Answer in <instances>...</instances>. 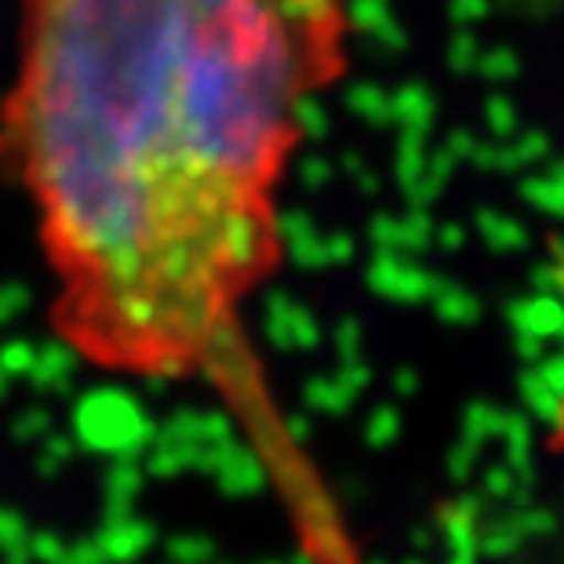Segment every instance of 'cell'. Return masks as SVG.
Here are the masks:
<instances>
[{
  "label": "cell",
  "instance_id": "cell-19",
  "mask_svg": "<svg viewBox=\"0 0 564 564\" xmlns=\"http://www.w3.org/2000/svg\"><path fill=\"white\" fill-rule=\"evenodd\" d=\"M164 564H183V561H164Z\"/></svg>",
  "mask_w": 564,
  "mask_h": 564
},
{
  "label": "cell",
  "instance_id": "cell-4",
  "mask_svg": "<svg viewBox=\"0 0 564 564\" xmlns=\"http://www.w3.org/2000/svg\"><path fill=\"white\" fill-rule=\"evenodd\" d=\"M95 543L102 546V554L110 564H135L161 543V535H158V524L150 518L131 513V518H121V521H102L99 532H95Z\"/></svg>",
  "mask_w": 564,
  "mask_h": 564
},
{
  "label": "cell",
  "instance_id": "cell-14",
  "mask_svg": "<svg viewBox=\"0 0 564 564\" xmlns=\"http://www.w3.org/2000/svg\"><path fill=\"white\" fill-rule=\"evenodd\" d=\"M284 434L292 437L295 444H303L310 437V426H306V419L303 415H288V423H284Z\"/></svg>",
  "mask_w": 564,
  "mask_h": 564
},
{
  "label": "cell",
  "instance_id": "cell-9",
  "mask_svg": "<svg viewBox=\"0 0 564 564\" xmlns=\"http://www.w3.org/2000/svg\"><path fill=\"white\" fill-rule=\"evenodd\" d=\"M26 554L33 557V564H58V557L66 554V539L52 528H41V532L26 535Z\"/></svg>",
  "mask_w": 564,
  "mask_h": 564
},
{
  "label": "cell",
  "instance_id": "cell-18",
  "mask_svg": "<svg viewBox=\"0 0 564 564\" xmlns=\"http://www.w3.org/2000/svg\"><path fill=\"white\" fill-rule=\"evenodd\" d=\"M259 564H281V561H259Z\"/></svg>",
  "mask_w": 564,
  "mask_h": 564
},
{
  "label": "cell",
  "instance_id": "cell-8",
  "mask_svg": "<svg viewBox=\"0 0 564 564\" xmlns=\"http://www.w3.org/2000/svg\"><path fill=\"white\" fill-rule=\"evenodd\" d=\"M74 459H77V441H74V437L47 434V444H44L41 455H37V474L52 481V477L63 474Z\"/></svg>",
  "mask_w": 564,
  "mask_h": 564
},
{
  "label": "cell",
  "instance_id": "cell-3",
  "mask_svg": "<svg viewBox=\"0 0 564 564\" xmlns=\"http://www.w3.org/2000/svg\"><path fill=\"white\" fill-rule=\"evenodd\" d=\"M194 470L197 474H208L215 488L230 499H245V496H256V491L267 488V463L259 459L248 444L226 437V441H215V444H204L197 441L194 448Z\"/></svg>",
  "mask_w": 564,
  "mask_h": 564
},
{
  "label": "cell",
  "instance_id": "cell-20",
  "mask_svg": "<svg viewBox=\"0 0 564 564\" xmlns=\"http://www.w3.org/2000/svg\"><path fill=\"white\" fill-rule=\"evenodd\" d=\"M223 564H226V561H223Z\"/></svg>",
  "mask_w": 564,
  "mask_h": 564
},
{
  "label": "cell",
  "instance_id": "cell-1",
  "mask_svg": "<svg viewBox=\"0 0 564 564\" xmlns=\"http://www.w3.org/2000/svg\"><path fill=\"white\" fill-rule=\"evenodd\" d=\"M0 161L37 212L63 343L139 376L245 365L237 303L284 259L310 102L346 0H19Z\"/></svg>",
  "mask_w": 564,
  "mask_h": 564
},
{
  "label": "cell",
  "instance_id": "cell-13",
  "mask_svg": "<svg viewBox=\"0 0 564 564\" xmlns=\"http://www.w3.org/2000/svg\"><path fill=\"white\" fill-rule=\"evenodd\" d=\"M47 426H52V419H47V412H41V408H33V412H26V415H19L15 419V441H37V437H44L47 434Z\"/></svg>",
  "mask_w": 564,
  "mask_h": 564
},
{
  "label": "cell",
  "instance_id": "cell-6",
  "mask_svg": "<svg viewBox=\"0 0 564 564\" xmlns=\"http://www.w3.org/2000/svg\"><path fill=\"white\" fill-rule=\"evenodd\" d=\"M102 488H106V499H117V502H131L142 496L147 488V470H142V459H110V470L102 477Z\"/></svg>",
  "mask_w": 564,
  "mask_h": 564
},
{
  "label": "cell",
  "instance_id": "cell-5",
  "mask_svg": "<svg viewBox=\"0 0 564 564\" xmlns=\"http://www.w3.org/2000/svg\"><path fill=\"white\" fill-rule=\"evenodd\" d=\"M194 448L197 441H167V437H153V444L142 452V470L147 477H178L186 470H194Z\"/></svg>",
  "mask_w": 564,
  "mask_h": 564
},
{
  "label": "cell",
  "instance_id": "cell-12",
  "mask_svg": "<svg viewBox=\"0 0 564 564\" xmlns=\"http://www.w3.org/2000/svg\"><path fill=\"white\" fill-rule=\"evenodd\" d=\"M226 437H234V419L226 412H204L197 419V441L215 444V441H226Z\"/></svg>",
  "mask_w": 564,
  "mask_h": 564
},
{
  "label": "cell",
  "instance_id": "cell-16",
  "mask_svg": "<svg viewBox=\"0 0 564 564\" xmlns=\"http://www.w3.org/2000/svg\"><path fill=\"white\" fill-rule=\"evenodd\" d=\"M4 564H33V557L26 554V546H19V550H8Z\"/></svg>",
  "mask_w": 564,
  "mask_h": 564
},
{
  "label": "cell",
  "instance_id": "cell-17",
  "mask_svg": "<svg viewBox=\"0 0 564 564\" xmlns=\"http://www.w3.org/2000/svg\"><path fill=\"white\" fill-rule=\"evenodd\" d=\"M58 564H84V561H77V557H69V554H63V557H58Z\"/></svg>",
  "mask_w": 564,
  "mask_h": 564
},
{
  "label": "cell",
  "instance_id": "cell-7",
  "mask_svg": "<svg viewBox=\"0 0 564 564\" xmlns=\"http://www.w3.org/2000/svg\"><path fill=\"white\" fill-rule=\"evenodd\" d=\"M164 557L183 561V564H212L215 561V539L212 535H167L164 539Z\"/></svg>",
  "mask_w": 564,
  "mask_h": 564
},
{
  "label": "cell",
  "instance_id": "cell-2",
  "mask_svg": "<svg viewBox=\"0 0 564 564\" xmlns=\"http://www.w3.org/2000/svg\"><path fill=\"white\" fill-rule=\"evenodd\" d=\"M158 437L153 419L124 387H99L74 408V441L80 452L102 459H142Z\"/></svg>",
  "mask_w": 564,
  "mask_h": 564
},
{
  "label": "cell",
  "instance_id": "cell-11",
  "mask_svg": "<svg viewBox=\"0 0 564 564\" xmlns=\"http://www.w3.org/2000/svg\"><path fill=\"white\" fill-rule=\"evenodd\" d=\"M197 412H189V408H178V412L167 419L164 426H158V437H167V441H197Z\"/></svg>",
  "mask_w": 564,
  "mask_h": 564
},
{
  "label": "cell",
  "instance_id": "cell-15",
  "mask_svg": "<svg viewBox=\"0 0 564 564\" xmlns=\"http://www.w3.org/2000/svg\"><path fill=\"white\" fill-rule=\"evenodd\" d=\"M371 441H376V444H382V441H387L390 437V415L387 412H382L379 419H376V430H371V434H368Z\"/></svg>",
  "mask_w": 564,
  "mask_h": 564
},
{
  "label": "cell",
  "instance_id": "cell-10",
  "mask_svg": "<svg viewBox=\"0 0 564 564\" xmlns=\"http://www.w3.org/2000/svg\"><path fill=\"white\" fill-rule=\"evenodd\" d=\"M26 535H30L26 518H22L19 510H11V507H0V554L26 546Z\"/></svg>",
  "mask_w": 564,
  "mask_h": 564
}]
</instances>
